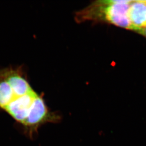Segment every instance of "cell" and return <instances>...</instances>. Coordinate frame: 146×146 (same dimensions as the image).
<instances>
[{
  "mask_svg": "<svg viewBox=\"0 0 146 146\" xmlns=\"http://www.w3.org/2000/svg\"><path fill=\"white\" fill-rule=\"evenodd\" d=\"M131 1H104L97 3L100 15L104 19L117 26L132 29L129 17Z\"/></svg>",
  "mask_w": 146,
  "mask_h": 146,
  "instance_id": "obj_1",
  "label": "cell"
},
{
  "mask_svg": "<svg viewBox=\"0 0 146 146\" xmlns=\"http://www.w3.org/2000/svg\"><path fill=\"white\" fill-rule=\"evenodd\" d=\"M129 17L134 31L139 32L146 27V1H132Z\"/></svg>",
  "mask_w": 146,
  "mask_h": 146,
  "instance_id": "obj_2",
  "label": "cell"
},
{
  "mask_svg": "<svg viewBox=\"0 0 146 146\" xmlns=\"http://www.w3.org/2000/svg\"><path fill=\"white\" fill-rule=\"evenodd\" d=\"M139 32L141 33L142 34H143L146 37V27H145V28H143V29H141Z\"/></svg>",
  "mask_w": 146,
  "mask_h": 146,
  "instance_id": "obj_3",
  "label": "cell"
}]
</instances>
